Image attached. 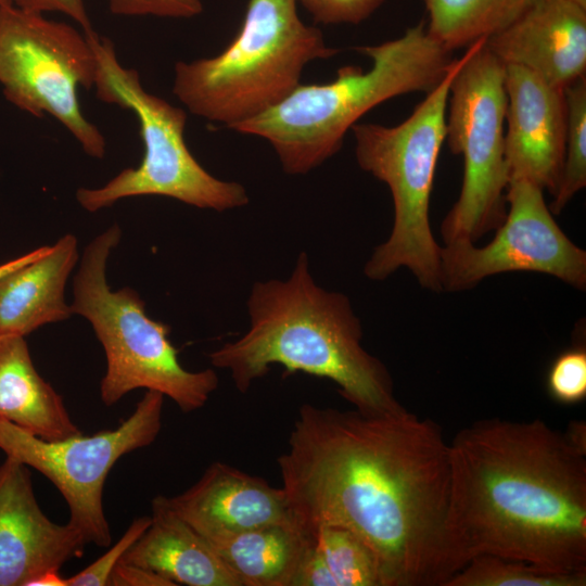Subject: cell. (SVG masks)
<instances>
[{"label":"cell","mask_w":586,"mask_h":586,"mask_svg":"<svg viewBox=\"0 0 586 586\" xmlns=\"http://www.w3.org/2000/svg\"><path fill=\"white\" fill-rule=\"evenodd\" d=\"M486 46L504 65L525 67L565 89L585 76L586 9L570 0H540Z\"/></svg>","instance_id":"2e32d148"},{"label":"cell","mask_w":586,"mask_h":586,"mask_svg":"<svg viewBox=\"0 0 586 586\" xmlns=\"http://www.w3.org/2000/svg\"><path fill=\"white\" fill-rule=\"evenodd\" d=\"M456 573L494 555L586 573V450L539 419H484L449 443Z\"/></svg>","instance_id":"7a4b0ae2"},{"label":"cell","mask_w":586,"mask_h":586,"mask_svg":"<svg viewBox=\"0 0 586 586\" xmlns=\"http://www.w3.org/2000/svg\"><path fill=\"white\" fill-rule=\"evenodd\" d=\"M308 534L292 586H384L378 558L352 531L323 524Z\"/></svg>","instance_id":"44dd1931"},{"label":"cell","mask_w":586,"mask_h":586,"mask_svg":"<svg viewBox=\"0 0 586 586\" xmlns=\"http://www.w3.org/2000/svg\"><path fill=\"white\" fill-rule=\"evenodd\" d=\"M298 525L352 531L384 586H444L456 573L446 533L449 443L403 406L384 411L304 404L277 460Z\"/></svg>","instance_id":"6da1fadb"},{"label":"cell","mask_w":586,"mask_h":586,"mask_svg":"<svg viewBox=\"0 0 586 586\" xmlns=\"http://www.w3.org/2000/svg\"><path fill=\"white\" fill-rule=\"evenodd\" d=\"M246 306L247 331L208 355L215 368L230 372L240 393L280 365L331 380L360 410L402 406L388 370L361 345L362 327L349 298L316 283L305 252L285 280L256 282Z\"/></svg>","instance_id":"3957f363"},{"label":"cell","mask_w":586,"mask_h":586,"mask_svg":"<svg viewBox=\"0 0 586 586\" xmlns=\"http://www.w3.org/2000/svg\"><path fill=\"white\" fill-rule=\"evenodd\" d=\"M13 4L31 12H60L76 22L84 33L92 29L84 0H12Z\"/></svg>","instance_id":"f1b7e54d"},{"label":"cell","mask_w":586,"mask_h":586,"mask_svg":"<svg viewBox=\"0 0 586 586\" xmlns=\"http://www.w3.org/2000/svg\"><path fill=\"white\" fill-rule=\"evenodd\" d=\"M29 586H66V578L58 570L47 571L31 581Z\"/></svg>","instance_id":"1f68e13d"},{"label":"cell","mask_w":586,"mask_h":586,"mask_svg":"<svg viewBox=\"0 0 586 586\" xmlns=\"http://www.w3.org/2000/svg\"><path fill=\"white\" fill-rule=\"evenodd\" d=\"M505 157L509 181L526 180L552 195L564 162L565 89L551 86L530 69L512 64L505 65Z\"/></svg>","instance_id":"4fadbf2b"},{"label":"cell","mask_w":586,"mask_h":586,"mask_svg":"<svg viewBox=\"0 0 586 586\" xmlns=\"http://www.w3.org/2000/svg\"><path fill=\"white\" fill-rule=\"evenodd\" d=\"M317 22L358 24L369 17L384 0H297Z\"/></svg>","instance_id":"4316f807"},{"label":"cell","mask_w":586,"mask_h":586,"mask_svg":"<svg viewBox=\"0 0 586 586\" xmlns=\"http://www.w3.org/2000/svg\"><path fill=\"white\" fill-rule=\"evenodd\" d=\"M576 4H578L579 7L586 9V0H570Z\"/></svg>","instance_id":"836d02e7"},{"label":"cell","mask_w":586,"mask_h":586,"mask_svg":"<svg viewBox=\"0 0 586 586\" xmlns=\"http://www.w3.org/2000/svg\"><path fill=\"white\" fill-rule=\"evenodd\" d=\"M540 0H423L426 29L448 51L487 39L517 21Z\"/></svg>","instance_id":"7402d4cb"},{"label":"cell","mask_w":586,"mask_h":586,"mask_svg":"<svg viewBox=\"0 0 586 586\" xmlns=\"http://www.w3.org/2000/svg\"><path fill=\"white\" fill-rule=\"evenodd\" d=\"M0 4H13L12 0H0Z\"/></svg>","instance_id":"e575fe53"},{"label":"cell","mask_w":586,"mask_h":586,"mask_svg":"<svg viewBox=\"0 0 586 586\" xmlns=\"http://www.w3.org/2000/svg\"><path fill=\"white\" fill-rule=\"evenodd\" d=\"M77 260V238L67 233L0 277V334L25 336L47 323L68 319L73 313L65 286Z\"/></svg>","instance_id":"e0dca14e"},{"label":"cell","mask_w":586,"mask_h":586,"mask_svg":"<svg viewBox=\"0 0 586 586\" xmlns=\"http://www.w3.org/2000/svg\"><path fill=\"white\" fill-rule=\"evenodd\" d=\"M568 127L562 175L548 206L560 214L573 196L586 186V78L565 88Z\"/></svg>","instance_id":"cb8c5ba5"},{"label":"cell","mask_w":586,"mask_h":586,"mask_svg":"<svg viewBox=\"0 0 586 586\" xmlns=\"http://www.w3.org/2000/svg\"><path fill=\"white\" fill-rule=\"evenodd\" d=\"M467 56L468 50L451 61L441 82L400 124H355L351 128L358 165L386 183L394 205L390 237L374 249L364 267L365 276L371 280H384L404 267L422 288L443 291L441 246L431 230L429 207L438 155L446 139L450 84Z\"/></svg>","instance_id":"8992f818"},{"label":"cell","mask_w":586,"mask_h":586,"mask_svg":"<svg viewBox=\"0 0 586 586\" xmlns=\"http://www.w3.org/2000/svg\"><path fill=\"white\" fill-rule=\"evenodd\" d=\"M86 545L68 522L56 524L43 513L29 468L7 457L0 464V586H29L80 557Z\"/></svg>","instance_id":"5bb4252c"},{"label":"cell","mask_w":586,"mask_h":586,"mask_svg":"<svg viewBox=\"0 0 586 586\" xmlns=\"http://www.w3.org/2000/svg\"><path fill=\"white\" fill-rule=\"evenodd\" d=\"M112 13L126 16L154 15L188 18L202 12L201 0H107Z\"/></svg>","instance_id":"83f0119b"},{"label":"cell","mask_w":586,"mask_h":586,"mask_svg":"<svg viewBox=\"0 0 586 586\" xmlns=\"http://www.w3.org/2000/svg\"><path fill=\"white\" fill-rule=\"evenodd\" d=\"M95 59L86 35L42 13L0 4V85L17 109L49 114L94 158L105 139L81 112L78 88L93 87Z\"/></svg>","instance_id":"30bf717a"},{"label":"cell","mask_w":586,"mask_h":586,"mask_svg":"<svg viewBox=\"0 0 586 586\" xmlns=\"http://www.w3.org/2000/svg\"><path fill=\"white\" fill-rule=\"evenodd\" d=\"M296 2L249 0L242 27L221 53L176 63L174 94L192 114L229 128L283 100L308 62L339 53L300 20Z\"/></svg>","instance_id":"5b68a950"},{"label":"cell","mask_w":586,"mask_h":586,"mask_svg":"<svg viewBox=\"0 0 586 586\" xmlns=\"http://www.w3.org/2000/svg\"><path fill=\"white\" fill-rule=\"evenodd\" d=\"M0 420L46 441L81 433L62 396L36 370L23 335L0 334Z\"/></svg>","instance_id":"d6986e66"},{"label":"cell","mask_w":586,"mask_h":586,"mask_svg":"<svg viewBox=\"0 0 586 586\" xmlns=\"http://www.w3.org/2000/svg\"><path fill=\"white\" fill-rule=\"evenodd\" d=\"M308 542L298 525L269 524L208 543L241 586H292Z\"/></svg>","instance_id":"ffe728a7"},{"label":"cell","mask_w":586,"mask_h":586,"mask_svg":"<svg viewBox=\"0 0 586 586\" xmlns=\"http://www.w3.org/2000/svg\"><path fill=\"white\" fill-rule=\"evenodd\" d=\"M150 517L133 520L120 538L97 560L80 572L66 578V586H109L110 576L127 550L150 524Z\"/></svg>","instance_id":"484cf974"},{"label":"cell","mask_w":586,"mask_h":586,"mask_svg":"<svg viewBox=\"0 0 586 586\" xmlns=\"http://www.w3.org/2000/svg\"><path fill=\"white\" fill-rule=\"evenodd\" d=\"M84 34L95 59L98 99L135 114L144 153L137 167L122 170L104 186L78 189L79 205L94 213L142 195L171 198L217 212L246 205L249 196L242 184L212 176L189 151L183 138L186 111L148 92L138 72L119 62L109 38L94 30Z\"/></svg>","instance_id":"ba28073f"},{"label":"cell","mask_w":586,"mask_h":586,"mask_svg":"<svg viewBox=\"0 0 586 586\" xmlns=\"http://www.w3.org/2000/svg\"><path fill=\"white\" fill-rule=\"evenodd\" d=\"M506 191L507 215L489 243L455 241L441 246L443 291H466L510 271L546 273L584 291L586 252L558 226L544 191L522 179L510 180Z\"/></svg>","instance_id":"7c38bea8"},{"label":"cell","mask_w":586,"mask_h":586,"mask_svg":"<svg viewBox=\"0 0 586 586\" xmlns=\"http://www.w3.org/2000/svg\"><path fill=\"white\" fill-rule=\"evenodd\" d=\"M356 50L370 58V69L346 65L328 84H300L276 105L230 128L268 140L285 173L306 174L339 152L365 113L397 95L430 92L453 61L424 22L396 39Z\"/></svg>","instance_id":"277c9868"},{"label":"cell","mask_w":586,"mask_h":586,"mask_svg":"<svg viewBox=\"0 0 586 586\" xmlns=\"http://www.w3.org/2000/svg\"><path fill=\"white\" fill-rule=\"evenodd\" d=\"M164 397L160 392L146 391L118 428L60 441L42 440L0 420V449L54 484L68 505V523L87 544L109 547L112 534L103 509L105 480L119 458L156 440Z\"/></svg>","instance_id":"8fae6325"},{"label":"cell","mask_w":586,"mask_h":586,"mask_svg":"<svg viewBox=\"0 0 586 586\" xmlns=\"http://www.w3.org/2000/svg\"><path fill=\"white\" fill-rule=\"evenodd\" d=\"M565 435L578 448L586 450V425L582 421L572 422Z\"/></svg>","instance_id":"4dcf8cb0"},{"label":"cell","mask_w":586,"mask_h":586,"mask_svg":"<svg viewBox=\"0 0 586 586\" xmlns=\"http://www.w3.org/2000/svg\"><path fill=\"white\" fill-rule=\"evenodd\" d=\"M586 573H563L494 555L473 557L444 586H585Z\"/></svg>","instance_id":"603a6c76"},{"label":"cell","mask_w":586,"mask_h":586,"mask_svg":"<svg viewBox=\"0 0 586 586\" xmlns=\"http://www.w3.org/2000/svg\"><path fill=\"white\" fill-rule=\"evenodd\" d=\"M150 519L123 561L151 570L174 586H241L208 540L170 507L166 496L153 498Z\"/></svg>","instance_id":"ac0fdd59"},{"label":"cell","mask_w":586,"mask_h":586,"mask_svg":"<svg viewBox=\"0 0 586 586\" xmlns=\"http://www.w3.org/2000/svg\"><path fill=\"white\" fill-rule=\"evenodd\" d=\"M41 247H38L36 250H33L31 252H28L24 255H22L21 257H17V258H14V259H11L2 265H0V277H2L3 275L8 273L9 271H11L12 269L27 263L28 260H30L31 258H34L36 255H38V253L40 252Z\"/></svg>","instance_id":"d6a6232c"},{"label":"cell","mask_w":586,"mask_h":586,"mask_svg":"<svg viewBox=\"0 0 586 586\" xmlns=\"http://www.w3.org/2000/svg\"><path fill=\"white\" fill-rule=\"evenodd\" d=\"M467 50L447 102L448 148L462 155L464 166L459 198L441 224L444 243H475L496 230L507 215L505 65L487 48L486 39L476 40Z\"/></svg>","instance_id":"9c48e42d"},{"label":"cell","mask_w":586,"mask_h":586,"mask_svg":"<svg viewBox=\"0 0 586 586\" xmlns=\"http://www.w3.org/2000/svg\"><path fill=\"white\" fill-rule=\"evenodd\" d=\"M120 238L114 224L92 239L73 280L72 313L89 321L105 353L101 400L110 407L131 391L145 388L169 397L183 412L198 410L217 390L218 375L213 369H184L169 327L146 315L144 302L131 288L111 289L106 266Z\"/></svg>","instance_id":"52a82bcc"},{"label":"cell","mask_w":586,"mask_h":586,"mask_svg":"<svg viewBox=\"0 0 586 586\" xmlns=\"http://www.w3.org/2000/svg\"><path fill=\"white\" fill-rule=\"evenodd\" d=\"M167 498L209 543L269 524L298 525L282 487L221 461L211 463L190 488Z\"/></svg>","instance_id":"9a60e30c"},{"label":"cell","mask_w":586,"mask_h":586,"mask_svg":"<svg viewBox=\"0 0 586 586\" xmlns=\"http://www.w3.org/2000/svg\"><path fill=\"white\" fill-rule=\"evenodd\" d=\"M546 386L556 402L572 405L586 397V348L578 344L559 354L549 367Z\"/></svg>","instance_id":"d4e9b609"},{"label":"cell","mask_w":586,"mask_h":586,"mask_svg":"<svg viewBox=\"0 0 586 586\" xmlns=\"http://www.w3.org/2000/svg\"><path fill=\"white\" fill-rule=\"evenodd\" d=\"M109 586H174L160 574L123 560L113 570Z\"/></svg>","instance_id":"f546056e"}]
</instances>
